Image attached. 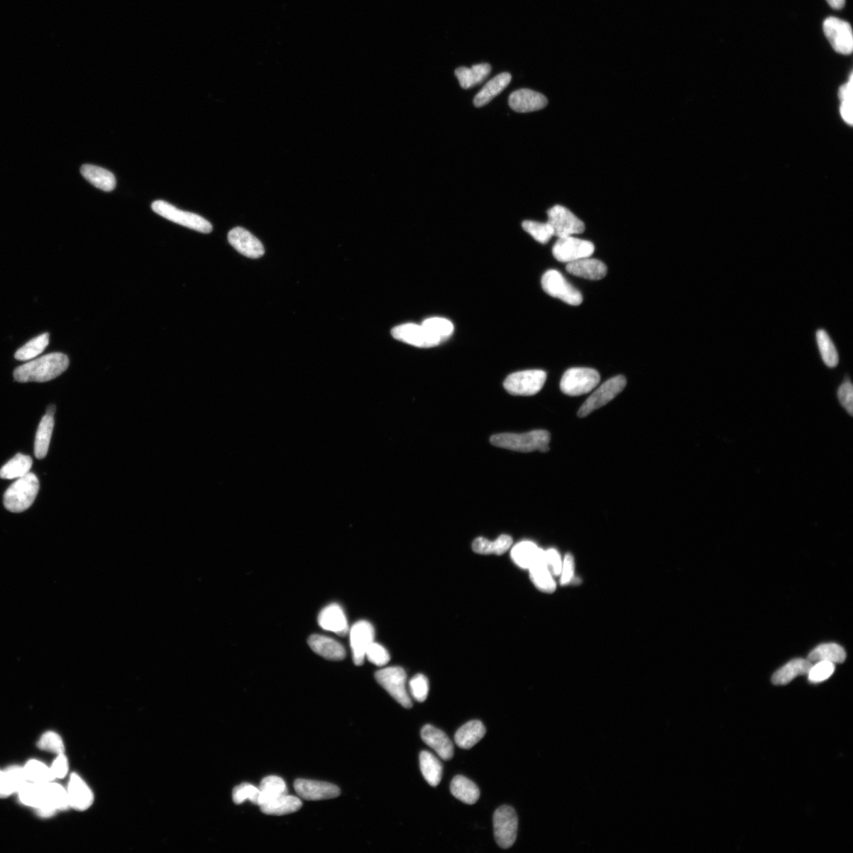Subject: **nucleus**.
<instances>
[{
  "mask_svg": "<svg viewBox=\"0 0 853 853\" xmlns=\"http://www.w3.org/2000/svg\"><path fill=\"white\" fill-rule=\"evenodd\" d=\"M68 366L67 356L61 353H54L17 368L13 372V377L19 383H44L53 380L64 373Z\"/></svg>",
  "mask_w": 853,
  "mask_h": 853,
  "instance_id": "nucleus-1",
  "label": "nucleus"
},
{
  "mask_svg": "<svg viewBox=\"0 0 853 853\" xmlns=\"http://www.w3.org/2000/svg\"><path fill=\"white\" fill-rule=\"evenodd\" d=\"M550 440L551 435L549 431L534 430L522 434L500 433L492 436L490 443L500 448L517 452L530 453L538 451L545 453L550 449Z\"/></svg>",
  "mask_w": 853,
  "mask_h": 853,
  "instance_id": "nucleus-2",
  "label": "nucleus"
},
{
  "mask_svg": "<svg viewBox=\"0 0 853 853\" xmlns=\"http://www.w3.org/2000/svg\"><path fill=\"white\" fill-rule=\"evenodd\" d=\"M40 483L34 473H27L24 477L18 478L6 491L4 496V505L6 510L12 513H22L29 509L39 492Z\"/></svg>",
  "mask_w": 853,
  "mask_h": 853,
  "instance_id": "nucleus-3",
  "label": "nucleus"
},
{
  "mask_svg": "<svg viewBox=\"0 0 853 853\" xmlns=\"http://www.w3.org/2000/svg\"><path fill=\"white\" fill-rule=\"evenodd\" d=\"M151 207L158 215L178 225L202 233L212 232L213 226L211 222L197 214L181 211L169 202L158 200L153 202Z\"/></svg>",
  "mask_w": 853,
  "mask_h": 853,
  "instance_id": "nucleus-4",
  "label": "nucleus"
},
{
  "mask_svg": "<svg viewBox=\"0 0 853 853\" xmlns=\"http://www.w3.org/2000/svg\"><path fill=\"white\" fill-rule=\"evenodd\" d=\"M600 380V376L595 369L570 368L562 377L561 389L566 395L580 396L590 392L598 385Z\"/></svg>",
  "mask_w": 853,
  "mask_h": 853,
  "instance_id": "nucleus-5",
  "label": "nucleus"
},
{
  "mask_svg": "<svg viewBox=\"0 0 853 853\" xmlns=\"http://www.w3.org/2000/svg\"><path fill=\"white\" fill-rule=\"evenodd\" d=\"M547 374L542 370H527L507 376L503 387L510 395L514 396H532L540 392Z\"/></svg>",
  "mask_w": 853,
  "mask_h": 853,
  "instance_id": "nucleus-6",
  "label": "nucleus"
},
{
  "mask_svg": "<svg viewBox=\"0 0 853 853\" xmlns=\"http://www.w3.org/2000/svg\"><path fill=\"white\" fill-rule=\"evenodd\" d=\"M375 680L385 689L390 695L402 705L403 708L409 709L412 706L411 698L408 694L407 686V673L400 667H389L378 671L375 675Z\"/></svg>",
  "mask_w": 853,
  "mask_h": 853,
  "instance_id": "nucleus-7",
  "label": "nucleus"
},
{
  "mask_svg": "<svg viewBox=\"0 0 853 853\" xmlns=\"http://www.w3.org/2000/svg\"><path fill=\"white\" fill-rule=\"evenodd\" d=\"M627 386V380L624 375L612 378L594 391L578 412V417L584 418L593 412L602 408L607 404L619 395Z\"/></svg>",
  "mask_w": 853,
  "mask_h": 853,
  "instance_id": "nucleus-8",
  "label": "nucleus"
},
{
  "mask_svg": "<svg viewBox=\"0 0 853 853\" xmlns=\"http://www.w3.org/2000/svg\"><path fill=\"white\" fill-rule=\"evenodd\" d=\"M495 838L500 848L507 849L516 842L519 820L512 807L502 806L495 810L493 817Z\"/></svg>",
  "mask_w": 853,
  "mask_h": 853,
  "instance_id": "nucleus-9",
  "label": "nucleus"
},
{
  "mask_svg": "<svg viewBox=\"0 0 853 853\" xmlns=\"http://www.w3.org/2000/svg\"><path fill=\"white\" fill-rule=\"evenodd\" d=\"M541 285L544 291L549 296L561 299L566 304L578 306L583 302L582 293L573 287L561 273L556 270H550L545 273Z\"/></svg>",
  "mask_w": 853,
  "mask_h": 853,
  "instance_id": "nucleus-10",
  "label": "nucleus"
},
{
  "mask_svg": "<svg viewBox=\"0 0 853 853\" xmlns=\"http://www.w3.org/2000/svg\"><path fill=\"white\" fill-rule=\"evenodd\" d=\"M823 31L835 51L850 55L853 50V36L850 24L842 19L830 17L824 21Z\"/></svg>",
  "mask_w": 853,
  "mask_h": 853,
  "instance_id": "nucleus-11",
  "label": "nucleus"
},
{
  "mask_svg": "<svg viewBox=\"0 0 853 853\" xmlns=\"http://www.w3.org/2000/svg\"><path fill=\"white\" fill-rule=\"evenodd\" d=\"M548 216V223L558 238L581 234L585 231L583 221L563 206L556 205L549 209Z\"/></svg>",
  "mask_w": 853,
  "mask_h": 853,
  "instance_id": "nucleus-12",
  "label": "nucleus"
},
{
  "mask_svg": "<svg viewBox=\"0 0 853 853\" xmlns=\"http://www.w3.org/2000/svg\"><path fill=\"white\" fill-rule=\"evenodd\" d=\"M594 251H595V247L592 242L580 240L571 236L558 238L552 248V254L556 260L570 263L583 258L590 257Z\"/></svg>",
  "mask_w": 853,
  "mask_h": 853,
  "instance_id": "nucleus-13",
  "label": "nucleus"
},
{
  "mask_svg": "<svg viewBox=\"0 0 853 853\" xmlns=\"http://www.w3.org/2000/svg\"><path fill=\"white\" fill-rule=\"evenodd\" d=\"M21 803L36 810L38 815L47 819L57 813L48 800L45 784L28 781L18 792Z\"/></svg>",
  "mask_w": 853,
  "mask_h": 853,
  "instance_id": "nucleus-14",
  "label": "nucleus"
},
{
  "mask_svg": "<svg viewBox=\"0 0 853 853\" xmlns=\"http://www.w3.org/2000/svg\"><path fill=\"white\" fill-rule=\"evenodd\" d=\"M391 334L396 340L418 348L434 347L441 342L432 336L422 324H407L397 326L393 329Z\"/></svg>",
  "mask_w": 853,
  "mask_h": 853,
  "instance_id": "nucleus-15",
  "label": "nucleus"
},
{
  "mask_svg": "<svg viewBox=\"0 0 853 853\" xmlns=\"http://www.w3.org/2000/svg\"><path fill=\"white\" fill-rule=\"evenodd\" d=\"M375 639V630L372 624L365 620L358 621L351 628V643L353 659L356 666H362L365 659L368 646Z\"/></svg>",
  "mask_w": 853,
  "mask_h": 853,
  "instance_id": "nucleus-16",
  "label": "nucleus"
},
{
  "mask_svg": "<svg viewBox=\"0 0 853 853\" xmlns=\"http://www.w3.org/2000/svg\"><path fill=\"white\" fill-rule=\"evenodd\" d=\"M295 788L297 795L306 800H323L336 798L340 793V788L330 783L297 779L295 783Z\"/></svg>",
  "mask_w": 853,
  "mask_h": 853,
  "instance_id": "nucleus-17",
  "label": "nucleus"
},
{
  "mask_svg": "<svg viewBox=\"0 0 853 853\" xmlns=\"http://www.w3.org/2000/svg\"><path fill=\"white\" fill-rule=\"evenodd\" d=\"M228 240L231 246L244 256L258 258L262 257L265 253L261 241L241 227H236L231 230L228 235Z\"/></svg>",
  "mask_w": 853,
  "mask_h": 853,
  "instance_id": "nucleus-18",
  "label": "nucleus"
},
{
  "mask_svg": "<svg viewBox=\"0 0 853 853\" xmlns=\"http://www.w3.org/2000/svg\"><path fill=\"white\" fill-rule=\"evenodd\" d=\"M70 808L79 812L89 809L94 801V796L86 781L78 774L70 776L67 788Z\"/></svg>",
  "mask_w": 853,
  "mask_h": 853,
  "instance_id": "nucleus-19",
  "label": "nucleus"
},
{
  "mask_svg": "<svg viewBox=\"0 0 853 853\" xmlns=\"http://www.w3.org/2000/svg\"><path fill=\"white\" fill-rule=\"evenodd\" d=\"M547 104L546 97L528 89L516 90L509 97L510 107L521 114L543 109Z\"/></svg>",
  "mask_w": 853,
  "mask_h": 853,
  "instance_id": "nucleus-20",
  "label": "nucleus"
},
{
  "mask_svg": "<svg viewBox=\"0 0 853 853\" xmlns=\"http://www.w3.org/2000/svg\"><path fill=\"white\" fill-rule=\"evenodd\" d=\"M319 626L326 631L332 632L340 636H346L348 632V625L346 615L338 604L326 606L319 615Z\"/></svg>",
  "mask_w": 853,
  "mask_h": 853,
  "instance_id": "nucleus-21",
  "label": "nucleus"
},
{
  "mask_svg": "<svg viewBox=\"0 0 853 853\" xmlns=\"http://www.w3.org/2000/svg\"><path fill=\"white\" fill-rule=\"evenodd\" d=\"M422 738L424 742L432 748L442 759L449 761L453 758V743L443 731L436 729L434 726L426 725L422 730Z\"/></svg>",
  "mask_w": 853,
  "mask_h": 853,
  "instance_id": "nucleus-22",
  "label": "nucleus"
},
{
  "mask_svg": "<svg viewBox=\"0 0 853 853\" xmlns=\"http://www.w3.org/2000/svg\"><path fill=\"white\" fill-rule=\"evenodd\" d=\"M566 270L572 275L592 281L603 279L607 273V268L603 262L590 257L568 263Z\"/></svg>",
  "mask_w": 853,
  "mask_h": 853,
  "instance_id": "nucleus-23",
  "label": "nucleus"
},
{
  "mask_svg": "<svg viewBox=\"0 0 853 853\" xmlns=\"http://www.w3.org/2000/svg\"><path fill=\"white\" fill-rule=\"evenodd\" d=\"M309 644L314 653L327 660L341 661L346 655V649L340 642L326 636L313 634L309 639Z\"/></svg>",
  "mask_w": 853,
  "mask_h": 853,
  "instance_id": "nucleus-24",
  "label": "nucleus"
},
{
  "mask_svg": "<svg viewBox=\"0 0 853 853\" xmlns=\"http://www.w3.org/2000/svg\"><path fill=\"white\" fill-rule=\"evenodd\" d=\"M302 806V801L298 797L285 794L275 797L260 807L265 815L281 816L295 813Z\"/></svg>",
  "mask_w": 853,
  "mask_h": 853,
  "instance_id": "nucleus-25",
  "label": "nucleus"
},
{
  "mask_svg": "<svg viewBox=\"0 0 853 853\" xmlns=\"http://www.w3.org/2000/svg\"><path fill=\"white\" fill-rule=\"evenodd\" d=\"M80 172L84 178L100 190L111 192L116 188V180L114 175L103 167L84 165L81 167Z\"/></svg>",
  "mask_w": 853,
  "mask_h": 853,
  "instance_id": "nucleus-26",
  "label": "nucleus"
},
{
  "mask_svg": "<svg viewBox=\"0 0 853 853\" xmlns=\"http://www.w3.org/2000/svg\"><path fill=\"white\" fill-rule=\"evenodd\" d=\"M486 729L483 723L478 720L461 726L456 733V744L463 749H470L485 736Z\"/></svg>",
  "mask_w": 853,
  "mask_h": 853,
  "instance_id": "nucleus-27",
  "label": "nucleus"
},
{
  "mask_svg": "<svg viewBox=\"0 0 853 853\" xmlns=\"http://www.w3.org/2000/svg\"><path fill=\"white\" fill-rule=\"evenodd\" d=\"M530 578L536 588L544 593H551L556 589L554 576L551 574L544 561V551L537 561L528 569Z\"/></svg>",
  "mask_w": 853,
  "mask_h": 853,
  "instance_id": "nucleus-28",
  "label": "nucleus"
},
{
  "mask_svg": "<svg viewBox=\"0 0 853 853\" xmlns=\"http://www.w3.org/2000/svg\"><path fill=\"white\" fill-rule=\"evenodd\" d=\"M512 81V75L509 73H502L489 81L476 97L473 103L475 106L482 107L490 102L494 97L499 95Z\"/></svg>",
  "mask_w": 853,
  "mask_h": 853,
  "instance_id": "nucleus-29",
  "label": "nucleus"
},
{
  "mask_svg": "<svg viewBox=\"0 0 853 853\" xmlns=\"http://www.w3.org/2000/svg\"><path fill=\"white\" fill-rule=\"evenodd\" d=\"M543 551L532 541H522L513 547L512 558L516 565L528 570L541 557Z\"/></svg>",
  "mask_w": 853,
  "mask_h": 853,
  "instance_id": "nucleus-30",
  "label": "nucleus"
},
{
  "mask_svg": "<svg viewBox=\"0 0 853 853\" xmlns=\"http://www.w3.org/2000/svg\"><path fill=\"white\" fill-rule=\"evenodd\" d=\"M812 666L813 663L808 660H793L774 674L772 682L774 685H786L796 676L807 675Z\"/></svg>",
  "mask_w": 853,
  "mask_h": 853,
  "instance_id": "nucleus-31",
  "label": "nucleus"
},
{
  "mask_svg": "<svg viewBox=\"0 0 853 853\" xmlns=\"http://www.w3.org/2000/svg\"><path fill=\"white\" fill-rule=\"evenodd\" d=\"M452 795L464 803L472 805L480 798V789L475 783L463 776H456L451 784Z\"/></svg>",
  "mask_w": 853,
  "mask_h": 853,
  "instance_id": "nucleus-32",
  "label": "nucleus"
},
{
  "mask_svg": "<svg viewBox=\"0 0 853 853\" xmlns=\"http://www.w3.org/2000/svg\"><path fill=\"white\" fill-rule=\"evenodd\" d=\"M513 539L512 536L506 534L500 536L497 539L494 541L485 539L484 537H478L473 543L472 547L474 552L480 555H502L505 554L510 548H512Z\"/></svg>",
  "mask_w": 853,
  "mask_h": 853,
  "instance_id": "nucleus-33",
  "label": "nucleus"
},
{
  "mask_svg": "<svg viewBox=\"0 0 853 853\" xmlns=\"http://www.w3.org/2000/svg\"><path fill=\"white\" fill-rule=\"evenodd\" d=\"M491 71L492 67L488 64H480L474 65L471 68L459 67L456 69V75L461 87L470 89L483 82L491 73Z\"/></svg>",
  "mask_w": 853,
  "mask_h": 853,
  "instance_id": "nucleus-34",
  "label": "nucleus"
},
{
  "mask_svg": "<svg viewBox=\"0 0 853 853\" xmlns=\"http://www.w3.org/2000/svg\"><path fill=\"white\" fill-rule=\"evenodd\" d=\"M54 417L46 414L42 418L35 439L34 453L38 459L46 457L54 429Z\"/></svg>",
  "mask_w": 853,
  "mask_h": 853,
  "instance_id": "nucleus-35",
  "label": "nucleus"
},
{
  "mask_svg": "<svg viewBox=\"0 0 853 853\" xmlns=\"http://www.w3.org/2000/svg\"><path fill=\"white\" fill-rule=\"evenodd\" d=\"M419 767L424 779L432 787L439 786L442 780L443 766L439 760L429 752L419 754Z\"/></svg>",
  "mask_w": 853,
  "mask_h": 853,
  "instance_id": "nucleus-36",
  "label": "nucleus"
},
{
  "mask_svg": "<svg viewBox=\"0 0 853 853\" xmlns=\"http://www.w3.org/2000/svg\"><path fill=\"white\" fill-rule=\"evenodd\" d=\"M33 460L30 456L18 453L0 470V478L6 480L18 479L30 473Z\"/></svg>",
  "mask_w": 853,
  "mask_h": 853,
  "instance_id": "nucleus-37",
  "label": "nucleus"
},
{
  "mask_svg": "<svg viewBox=\"0 0 853 853\" xmlns=\"http://www.w3.org/2000/svg\"><path fill=\"white\" fill-rule=\"evenodd\" d=\"M846 659L844 649L835 643H827L817 646L808 655V661L813 663L818 661H828L831 663H843Z\"/></svg>",
  "mask_w": 853,
  "mask_h": 853,
  "instance_id": "nucleus-38",
  "label": "nucleus"
},
{
  "mask_svg": "<svg viewBox=\"0 0 853 853\" xmlns=\"http://www.w3.org/2000/svg\"><path fill=\"white\" fill-rule=\"evenodd\" d=\"M260 802L258 806L275 798V797L288 794V788L285 781L277 776H269L261 781Z\"/></svg>",
  "mask_w": 853,
  "mask_h": 853,
  "instance_id": "nucleus-39",
  "label": "nucleus"
},
{
  "mask_svg": "<svg viewBox=\"0 0 853 853\" xmlns=\"http://www.w3.org/2000/svg\"><path fill=\"white\" fill-rule=\"evenodd\" d=\"M24 773L28 781L36 784H45L54 781L55 778L50 766L36 759L28 761L23 766Z\"/></svg>",
  "mask_w": 853,
  "mask_h": 853,
  "instance_id": "nucleus-40",
  "label": "nucleus"
},
{
  "mask_svg": "<svg viewBox=\"0 0 853 853\" xmlns=\"http://www.w3.org/2000/svg\"><path fill=\"white\" fill-rule=\"evenodd\" d=\"M816 341L825 365L831 368H835L838 365L839 356L829 334L824 330H819L816 332Z\"/></svg>",
  "mask_w": 853,
  "mask_h": 853,
  "instance_id": "nucleus-41",
  "label": "nucleus"
},
{
  "mask_svg": "<svg viewBox=\"0 0 853 853\" xmlns=\"http://www.w3.org/2000/svg\"><path fill=\"white\" fill-rule=\"evenodd\" d=\"M50 344V334L48 333L40 335L20 348L15 355L16 359L26 361L36 358L43 353Z\"/></svg>",
  "mask_w": 853,
  "mask_h": 853,
  "instance_id": "nucleus-42",
  "label": "nucleus"
},
{
  "mask_svg": "<svg viewBox=\"0 0 853 853\" xmlns=\"http://www.w3.org/2000/svg\"><path fill=\"white\" fill-rule=\"evenodd\" d=\"M48 801L57 812H64L70 808L67 788L54 781L45 784Z\"/></svg>",
  "mask_w": 853,
  "mask_h": 853,
  "instance_id": "nucleus-43",
  "label": "nucleus"
},
{
  "mask_svg": "<svg viewBox=\"0 0 853 853\" xmlns=\"http://www.w3.org/2000/svg\"><path fill=\"white\" fill-rule=\"evenodd\" d=\"M853 75L850 74L848 82H846L843 86L839 89V99L841 101L840 114L842 120L847 124L852 126L853 122L852 118V90H853Z\"/></svg>",
  "mask_w": 853,
  "mask_h": 853,
  "instance_id": "nucleus-44",
  "label": "nucleus"
},
{
  "mask_svg": "<svg viewBox=\"0 0 853 853\" xmlns=\"http://www.w3.org/2000/svg\"><path fill=\"white\" fill-rule=\"evenodd\" d=\"M422 325L432 336L440 341L451 337L454 331V326L451 321L444 318H430L424 320Z\"/></svg>",
  "mask_w": 853,
  "mask_h": 853,
  "instance_id": "nucleus-45",
  "label": "nucleus"
},
{
  "mask_svg": "<svg viewBox=\"0 0 853 853\" xmlns=\"http://www.w3.org/2000/svg\"><path fill=\"white\" fill-rule=\"evenodd\" d=\"M522 228L530 236H532L535 241L543 244L547 243L554 236V229L548 222L525 221L522 223Z\"/></svg>",
  "mask_w": 853,
  "mask_h": 853,
  "instance_id": "nucleus-46",
  "label": "nucleus"
},
{
  "mask_svg": "<svg viewBox=\"0 0 853 853\" xmlns=\"http://www.w3.org/2000/svg\"><path fill=\"white\" fill-rule=\"evenodd\" d=\"M38 747L42 751L52 752L55 754L65 753L64 739L58 733L48 731L42 735L38 741Z\"/></svg>",
  "mask_w": 853,
  "mask_h": 853,
  "instance_id": "nucleus-47",
  "label": "nucleus"
},
{
  "mask_svg": "<svg viewBox=\"0 0 853 853\" xmlns=\"http://www.w3.org/2000/svg\"><path fill=\"white\" fill-rule=\"evenodd\" d=\"M260 798V789L253 785L248 784V783H243V784L236 786L233 789V800L236 804H241L248 800L251 803L258 805Z\"/></svg>",
  "mask_w": 853,
  "mask_h": 853,
  "instance_id": "nucleus-48",
  "label": "nucleus"
},
{
  "mask_svg": "<svg viewBox=\"0 0 853 853\" xmlns=\"http://www.w3.org/2000/svg\"><path fill=\"white\" fill-rule=\"evenodd\" d=\"M835 666L828 661H818L810 667L808 675V681L813 683H819L829 679L834 674Z\"/></svg>",
  "mask_w": 853,
  "mask_h": 853,
  "instance_id": "nucleus-49",
  "label": "nucleus"
},
{
  "mask_svg": "<svg viewBox=\"0 0 853 853\" xmlns=\"http://www.w3.org/2000/svg\"><path fill=\"white\" fill-rule=\"evenodd\" d=\"M412 696L415 700L423 703L429 695V683L426 677L422 674L416 675L409 682Z\"/></svg>",
  "mask_w": 853,
  "mask_h": 853,
  "instance_id": "nucleus-50",
  "label": "nucleus"
},
{
  "mask_svg": "<svg viewBox=\"0 0 853 853\" xmlns=\"http://www.w3.org/2000/svg\"><path fill=\"white\" fill-rule=\"evenodd\" d=\"M365 657L370 663L380 667L386 666L390 659L387 650L375 641L368 646Z\"/></svg>",
  "mask_w": 853,
  "mask_h": 853,
  "instance_id": "nucleus-51",
  "label": "nucleus"
},
{
  "mask_svg": "<svg viewBox=\"0 0 853 853\" xmlns=\"http://www.w3.org/2000/svg\"><path fill=\"white\" fill-rule=\"evenodd\" d=\"M544 561L552 576H561L563 566V559L557 550L551 549L547 551H544Z\"/></svg>",
  "mask_w": 853,
  "mask_h": 853,
  "instance_id": "nucleus-52",
  "label": "nucleus"
},
{
  "mask_svg": "<svg viewBox=\"0 0 853 853\" xmlns=\"http://www.w3.org/2000/svg\"><path fill=\"white\" fill-rule=\"evenodd\" d=\"M837 397L842 407L850 415L853 411V388L849 380H845L837 390Z\"/></svg>",
  "mask_w": 853,
  "mask_h": 853,
  "instance_id": "nucleus-53",
  "label": "nucleus"
},
{
  "mask_svg": "<svg viewBox=\"0 0 853 853\" xmlns=\"http://www.w3.org/2000/svg\"><path fill=\"white\" fill-rule=\"evenodd\" d=\"M52 774L55 779H62L66 777L69 771L68 759L65 754H60L53 761L50 766Z\"/></svg>",
  "mask_w": 853,
  "mask_h": 853,
  "instance_id": "nucleus-54",
  "label": "nucleus"
},
{
  "mask_svg": "<svg viewBox=\"0 0 853 853\" xmlns=\"http://www.w3.org/2000/svg\"><path fill=\"white\" fill-rule=\"evenodd\" d=\"M561 585H568L575 577V561L571 554L566 555L563 561L561 576Z\"/></svg>",
  "mask_w": 853,
  "mask_h": 853,
  "instance_id": "nucleus-55",
  "label": "nucleus"
},
{
  "mask_svg": "<svg viewBox=\"0 0 853 853\" xmlns=\"http://www.w3.org/2000/svg\"><path fill=\"white\" fill-rule=\"evenodd\" d=\"M17 793V789L8 773L0 770V798H8L13 794Z\"/></svg>",
  "mask_w": 853,
  "mask_h": 853,
  "instance_id": "nucleus-56",
  "label": "nucleus"
},
{
  "mask_svg": "<svg viewBox=\"0 0 853 853\" xmlns=\"http://www.w3.org/2000/svg\"><path fill=\"white\" fill-rule=\"evenodd\" d=\"M832 9L840 10L844 8L845 0H827Z\"/></svg>",
  "mask_w": 853,
  "mask_h": 853,
  "instance_id": "nucleus-57",
  "label": "nucleus"
},
{
  "mask_svg": "<svg viewBox=\"0 0 853 853\" xmlns=\"http://www.w3.org/2000/svg\"><path fill=\"white\" fill-rule=\"evenodd\" d=\"M55 409H55V405H50V407H48L47 409V414L54 416Z\"/></svg>",
  "mask_w": 853,
  "mask_h": 853,
  "instance_id": "nucleus-58",
  "label": "nucleus"
}]
</instances>
